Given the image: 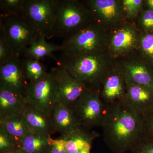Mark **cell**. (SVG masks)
<instances>
[{
    "instance_id": "1",
    "label": "cell",
    "mask_w": 153,
    "mask_h": 153,
    "mask_svg": "<svg viewBox=\"0 0 153 153\" xmlns=\"http://www.w3.org/2000/svg\"><path fill=\"white\" fill-rule=\"evenodd\" d=\"M103 138L112 151H131L143 135L142 117L124 100L106 105L102 123Z\"/></svg>"
},
{
    "instance_id": "2",
    "label": "cell",
    "mask_w": 153,
    "mask_h": 153,
    "mask_svg": "<svg viewBox=\"0 0 153 153\" xmlns=\"http://www.w3.org/2000/svg\"><path fill=\"white\" fill-rule=\"evenodd\" d=\"M58 66L88 88H100L102 81L110 70L109 58L105 53L71 57L62 54Z\"/></svg>"
},
{
    "instance_id": "3",
    "label": "cell",
    "mask_w": 153,
    "mask_h": 153,
    "mask_svg": "<svg viewBox=\"0 0 153 153\" xmlns=\"http://www.w3.org/2000/svg\"><path fill=\"white\" fill-rule=\"evenodd\" d=\"M108 41L105 28L94 22L64 40L61 46L64 55L82 57L104 53Z\"/></svg>"
},
{
    "instance_id": "4",
    "label": "cell",
    "mask_w": 153,
    "mask_h": 153,
    "mask_svg": "<svg viewBox=\"0 0 153 153\" xmlns=\"http://www.w3.org/2000/svg\"><path fill=\"white\" fill-rule=\"evenodd\" d=\"M94 22L87 6L77 0H55L54 37L64 40Z\"/></svg>"
},
{
    "instance_id": "5",
    "label": "cell",
    "mask_w": 153,
    "mask_h": 153,
    "mask_svg": "<svg viewBox=\"0 0 153 153\" xmlns=\"http://www.w3.org/2000/svg\"><path fill=\"white\" fill-rule=\"evenodd\" d=\"M0 27L5 34L15 56L22 57L25 50L38 40V31L22 16L0 18Z\"/></svg>"
},
{
    "instance_id": "6",
    "label": "cell",
    "mask_w": 153,
    "mask_h": 153,
    "mask_svg": "<svg viewBox=\"0 0 153 153\" xmlns=\"http://www.w3.org/2000/svg\"><path fill=\"white\" fill-rule=\"evenodd\" d=\"M25 96L29 104L52 117L59 102L58 87L52 71L37 82H29Z\"/></svg>"
},
{
    "instance_id": "7",
    "label": "cell",
    "mask_w": 153,
    "mask_h": 153,
    "mask_svg": "<svg viewBox=\"0 0 153 153\" xmlns=\"http://www.w3.org/2000/svg\"><path fill=\"white\" fill-rule=\"evenodd\" d=\"M71 108L81 126L90 130L101 127L106 105L100 97V88H89Z\"/></svg>"
},
{
    "instance_id": "8",
    "label": "cell",
    "mask_w": 153,
    "mask_h": 153,
    "mask_svg": "<svg viewBox=\"0 0 153 153\" xmlns=\"http://www.w3.org/2000/svg\"><path fill=\"white\" fill-rule=\"evenodd\" d=\"M22 16L40 36L54 38L55 0H25Z\"/></svg>"
},
{
    "instance_id": "9",
    "label": "cell",
    "mask_w": 153,
    "mask_h": 153,
    "mask_svg": "<svg viewBox=\"0 0 153 153\" xmlns=\"http://www.w3.org/2000/svg\"><path fill=\"white\" fill-rule=\"evenodd\" d=\"M85 2L94 22L104 28H115L120 26L125 16L121 1L89 0Z\"/></svg>"
},
{
    "instance_id": "10",
    "label": "cell",
    "mask_w": 153,
    "mask_h": 153,
    "mask_svg": "<svg viewBox=\"0 0 153 153\" xmlns=\"http://www.w3.org/2000/svg\"><path fill=\"white\" fill-rule=\"evenodd\" d=\"M139 36L137 29L129 24L120 25L108 38V55L113 58L124 57L137 48Z\"/></svg>"
},
{
    "instance_id": "11",
    "label": "cell",
    "mask_w": 153,
    "mask_h": 153,
    "mask_svg": "<svg viewBox=\"0 0 153 153\" xmlns=\"http://www.w3.org/2000/svg\"><path fill=\"white\" fill-rule=\"evenodd\" d=\"M51 71L58 87L59 102L71 108L89 88L60 66L54 67Z\"/></svg>"
},
{
    "instance_id": "12",
    "label": "cell",
    "mask_w": 153,
    "mask_h": 153,
    "mask_svg": "<svg viewBox=\"0 0 153 153\" xmlns=\"http://www.w3.org/2000/svg\"><path fill=\"white\" fill-rule=\"evenodd\" d=\"M29 82L25 75L22 57L14 56L0 66V88L25 97V90Z\"/></svg>"
},
{
    "instance_id": "13",
    "label": "cell",
    "mask_w": 153,
    "mask_h": 153,
    "mask_svg": "<svg viewBox=\"0 0 153 153\" xmlns=\"http://www.w3.org/2000/svg\"><path fill=\"white\" fill-rule=\"evenodd\" d=\"M116 67L126 82L153 89V66L140 56L122 61Z\"/></svg>"
},
{
    "instance_id": "14",
    "label": "cell",
    "mask_w": 153,
    "mask_h": 153,
    "mask_svg": "<svg viewBox=\"0 0 153 153\" xmlns=\"http://www.w3.org/2000/svg\"><path fill=\"white\" fill-rule=\"evenodd\" d=\"M126 91V83L116 67L110 69L102 81L100 88V97L105 105L123 100Z\"/></svg>"
},
{
    "instance_id": "15",
    "label": "cell",
    "mask_w": 153,
    "mask_h": 153,
    "mask_svg": "<svg viewBox=\"0 0 153 153\" xmlns=\"http://www.w3.org/2000/svg\"><path fill=\"white\" fill-rule=\"evenodd\" d=\"M126 91L123 100L141 115L153 108V89L126 81Z\"/></svg>"
},
{
    "instance_id": "16",
    "label": "cell",
    "mask_w": 153,
    "mask_h": 153,
    "mask_svg": "<svg viewBox=\"0 0 153 153\" xmlns=\"http://www.w3.org/2000/svg\"><path fill=\"white\" fill-rule=\"evenodd\" d=\"M55 132L66 137L82 127L71 108L59 102L55 106L52 116Z\"/></svg>"
},
{
    "instance_id": "17",
    "label": "cell",
    "mask_w": 153,
    "mask_h": 153,
    "mask_svg": "<svg viewBox=\"0 0 153 153\" xmlns=\"http://www.w3.org/2000/svg\"><path fill=\"white\" fill-rule=\"evenodd\" d=\"M30 132L51 136L55 133L52 117L27 103L22 113Z\"/></svg>"
},
{
    "instance_id": "18",
    "label": "cell",
    "mask_w": 153,
    "mask_h": 153,
    "mask_svg": "<svg viewBox=\"0 0 153 153\" xmlns=\"http://www.w3.org/2000/svg\"><path fill=\"white\" fill-rule=\"evenodd\" d=\"M0 127L8 134L18 149H20L23 140L30 132L22 113L0 118Z\"/></svg>"
},
{
    "instance_id": "19",
    "label": "cell",
    "mask_w": 153,
    "mask_h": 153,
    "mask_svg": "<svg viewBox=\"0 0 153 153\" xmlns=\"http://www.w3.org/2000/svg\"><path fill=\"white\" fill-rule=\"evenodd\" d=\"M27 103L24 96L0 88V118L10 115L22 114Z\"/></svg>"
},
{
    "instance_id": "20",
    "label": "cell",
    "mask_w": 153,
    "mask_h": 153,
    "mask_svg": "<svg viewBox=\"0 0 153 153\" xmlns=\"http://www.w3.org/2000/svg\"><path fill=\"white\" fill-rule=\"evenodd\" d=\"M99 136L95 131L81 127L63 138L68 153H76L91 146L94 140Z\"/></svg>"
},
{
    "instance_id": "21",
    "label": "cell",
    "mask_w": 153,
    "mask_h": 153,
    "mask_svg": "<svg viewBox=\"0 0 153 153\" xmlns=\"http://www.w3.org/2000/svg\"><path fill=\"white\" fill-rule=\"evenodd\" d=\"M46 38L40 36L37 41L30 45L25 50L23 55L24 58L39 60L46 57L53 58L55 61H58L53 55V53L57 51H62L61 45H55L47 42Z\"/></svg>"
},
{
    "instance_id": "22",
    "label": "cell",
    "mask_w": 153,
    "mask_h": 153,
    "mask_svg": "<svg viewBox=\"0 0 153 153\" xmlns=\"http://www.w3.org/2000/svg\"><path fill=\"white\" fill-rule=\"evenodd\" d=\"M52 140L51 136L30 132L20 149L27 153H48Z\"/></svg>"
},
{
    "instance_id": "23",
    "label": "cell",
    "mask_w": 153,
    "mask_h": 153,
    "mask_svg": "<svg viewBox=\"0 0 153 153\" xmlns=\"http://www.w3.org/2000/svg\"><path fill=\"white\" fill-rule=\"evenodd\" d=\"M22 58L25 75L29 82H37L47 74L46 66L39 60Z\"/></svg>"
},
{
    "instance_id": "24",
    "label": "cell",
    "mask_w": 153,
    "mask_h": 153,
    "mask_svg": "<svg viewBox=\"0 0 153 153\" xmlns=\"http://www.w3.org/2000/svg\"><path fill=\"white\" fill-rule=\"evenodd\" d=\"M137 48L140 56L153 66V33L140 34Z\"/></svg>"
},
{
    "instance_id": "25",
    "label": "cell",
    "mask_w": 153,
    "mask_h": 153,
    "mask_svg": "<svg viewBox=\"0 0 153 153\" xmlns=\"http://www.w3.org/2000/svg\"><path fill=\"white\" fill-rule=\"evenodd\" d=\"M25 0H1V16H22Z\"/></svg>"
},
{
    "instance_id": "26",
    "label": "cell",
    "mask_w": 153,
    "mask_h": 153,
    "mask_svg": "<svg viewBox=\"0 0 153 153\" xmlns=\"http://www.w3.org/2000/svg\"><path fill=\"white\" fill-rule=\"evenodd\" d=\"M122 7L125 16L128 19H135L142 12L144 1L143 0H123L121 1Z\"/></svg>"
},
{
    "instance_id": "27",
    "label": "cell",
    "mask_w": 153,
    "mask_h": 153,
    "mask_svg": "<svg viewBox=\"0 0 153 153\" xmlns=\"http://www.w3.org/2000/svg\"><path fill=\"white\" fill-rule=\"evenodd\" d=\"M14 56L10 42L2 28L0 27V66Z\"/></svg>"
},
{
    "instance_id": "28",
    "label": "cell",
    "mask_w": 153,
    "mask_h": 153,
    "mask_svg": "<svg viewBox=\"0 0 153 153\" xmlns=\"http://www.w3.org/2000/svg\"><path fill=\"white\" fill-rule=\"evenodd\" d=\"M18 149L8 134L0 127V150L2 153H11Z\"/></svg>"
},
{
    "instance_id": "29",
    "label": "cell",
    "mask_w": 153,
    "mask_h": 153,
    "mask_svg": "<svg viewBox=\"0 0 153 153\" xmlns=\"http://www.w3.org/2000/svg\"><path fill=\"white\" fill-rule=\"evenodd\" d=\"M139 25L143 32L153 33V11L146 9L142 11Z\"/></svg>"
},
{
    "instance_id": "30",
    "label": "cell",
    "mask_w": 153,
    "mask_h": 153,
    "mask_svg": "<svg viewBox=\"0 0 153 153\" xmlns=\"http://www.w3.org/2000/svg\"><path fill=\"white\" fill-rule=\"evenodd\" d=\"M142 117L143 121V136L153 140V108Z\"/></svg>"
},
{
    "instance_id": "31",
    "label": "cell",
    "mask_w": 153,
    "mask_h": 153,
    "mask_svg": "<svg viewBox=\"0 0 153 153\" xmlns=\"http://www.w3.org/2000/svg\"><path fill=\"white\" fill-rule=\"evenodd\" d=\"M131 151L132 153H153V140L143 136Z\"/></svg>"
},
{
    "instance_id": "32",
    "label": "cell",
    "mask_w": 153,
    "mask_h": 153,
    "mask_svg": "<svg viewBox=\"0 0 153 153\" xmlns=\"http://www.w3.org/2000/svg\"><path fill=\"white\" fill-rule=\"evenodd\" d=\"M48 153H68L65 139L61 137L57 139H52Z\"/></svg>"
},
{
    "instance_id": "33",
    "label": "cell",
    "mask_w": 153,
    "mask_h": 153,
    "mask_svg": "<svg viewBox=\"0 0 153 153\" xmlns=\"http://www.w3.org/2000/svg\"><path fill=\"white\" fill-rule=\"evenodd\" d=\"M144 4L147 9L153 11V0H146L144 1Z\"/></svg>"
},
{
    "instance_id": "34",
    "label": "cell",
    "mask_w": 153,
    "mask_h": 153,
    "mask_svg": "<svg viewBox=\"0 0 153 153\" xmlns=\"http://www.w3.org/2000/svg\"><path fill=\"white\" fill-rule=\"evenodd\" d=\"M91 146L87 147L85 149H83L82 150L79 151L76 153H90L91 149Z\"/></svg>"
},
{
    "instance_id": "35",
    "label": "cell",
    "mask_w": 153,
    "mask_h": 153,
    "mask_svg": "<svg viewBox=\"0 0 153 153\" xmlns=\"http://www.w3.org/2000/svg\"><path fill=\"white\" fill-rule=\"evenodd\" d=\"M11 153H27L24 151L22 149H17L16 150L14 151L13 152Z\"/></svg>"
}]
</instances>
